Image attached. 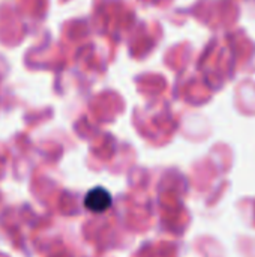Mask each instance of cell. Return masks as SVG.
<instances>
[{
    "instance_id": "cell-1",
    "label": "cell",
    "mask_w": 255,
    "mask_h": 257,
    "mask_svg": "<svg viewBox=\"0 0 255 257\" xmlns=\"http://www.w3.org/2000/svg\"><path fill=\"white\" fill-rule=\"evenodd\" d=\"M110 205H111V196L107 190H104L101 187H96L86 194L84 206L90 212H95V214L105 212L110 208Z\"/></svg>"
}]
</instances>
